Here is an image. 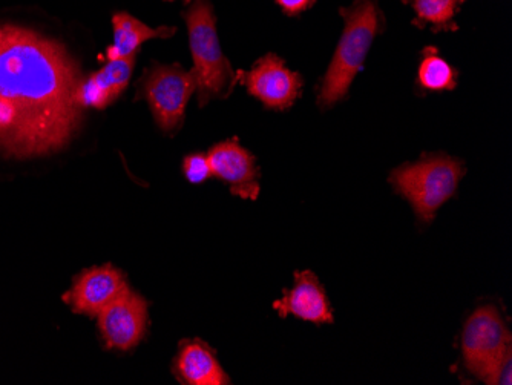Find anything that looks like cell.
Wrapping results in <instances>:
<instances>
[{"mask_svg":"<svg viewBox=\"0 0 512 385\" xmlns=\"http://www.w3.org/2000/svg\"><path fill=\"white\" fill-rule=\"evenodd\" d=\"M102 338L108 349H134L142 341L148 327V301L125 290L97 316Z\"/></svg>","mask_w":512,"mask_h":385,"instance_id":"ba28073f","label":"cell"},{"mask_svg":"<svg viewBox=\"0 0 512 385\" xmlns=\"http://www.w3.org/2000/svg\"><path fill=\"white\" fill-rule=\"evenodd\" d=\"M128 289L122 272L111 264H105L77 275L71 290L63 295V301L71 306L73 312L97 318L108 304Z\"/></svg>","mask_w":512,"mask_h":385,"instance_id":"30bf717a","label":"cell"},{"mask_svg":"<svg viewBox=\"0 0 512 385\" xmlns=\"http://www.w3.org/2000/svg\"><path fill=\"white\" fill-rule=\"evenodd\" d=\"M237 74L238 82L246 86L247 93L273 111L292 108L301 97L304 86L301 74L290 71L286 62L272 53L256 60L247 73L237 71Z\"/></svg>","mask_w":512,"mask_h":385,"instance_id":"52a82bcc","label":"cell"},{"mask_svg":"<svg viewBox=\"0 0 512 385\" xmlns=\"http://www.w3.org/2000/svg\"><path fill=\"white\" fill-rule=\"evenodd\" d=\"M275 4L286 16L298 17L309 11L316 4V0H275Z\"/></svg>","mask_w":512,"mask_h":385,"instance_id":"d6986e66","label":"cell"},{"mask_svg":"<svg viewBox=\"0 0 512 385\" xmlns=\"http://www.w3.org/2000/svg\"><path fill=\"white\" fill-rule=\"evenodd\" d=\"M511 350V333L497 307H480L468 318L462 332V356L471 375L490 384L494 370Z\"/></svg>","mask_w":512,"mask_h":385,"instance_id":"5b68a950","label":"cell"},{"mask_svg":"<svg viewBox=\"0 0 512 385\" xmlns=\"http://www.w3.org/2000/svg\"><path fill=\"white\" fill-rule=\"evenodd\" d=\"M212 177L224 181L230 192L243 200H256L260 195V168L252 152L240 145L237 137L212 146L207 152Z\"/></svg>","mask_w":512,"mask_h":385,"instance_id":"9c48e42d","label":"cell"},{"mask_svg":"<svg viewBox=\"0 0 512 385\" xmlns=\"http://www.w3.org/2000/svg\"><path fill=\"white\" fill-rule=\"evenodd\" d=\"M293 278L295 286L284 289L281 300L273 303V309L278 315L281 318L293 315L316 326L335 323L332 304L312 270H296Z\"/></svg>","mask_w":512,"mask_h":385,"instance_id":"8fae6325","label":"cell"},{"mask_svg":"<svg viewBox=\"0 0 512 385\" xmlns=\"http://www.w3.org/2000/svg\"><path fill=\"white\" fill-rule=\"evenodd\" d=\"M172 372L181 384L227 385L229 376L224 373L214 350L201 339H186L178 347Z\"/></svg>","mask_w":512,"mask_h":385,"instance_id":"7c38bea8","label":"cell"},{"mask_svg":"<svg viewBox=\"0 0 512 385\" xmlns=\"http://www.w3.org/2000/svg\"><path fill=\"white\" fill-rule=\"evenodd\" d=\"M165 2H175V0H165ZM184 4H191L194 0H183Z\"/></svg>","mask_w":512,"mask_h":385,"instance_id":"ffe728a7","label":"cell"},{"mask_svg":"<svg viewBox=\"0 0 512 385\" xmlns=\"http://www.w3.org/2000/svg\"><path fill=\"white\" fill-rule=\"evenodd\" d=\"M183 174L192 185H201L212 177L211 163L207 154L194 152L184 157Z\"/></svg>","mask_w":512,"mask_h":385,"instance_id":"ac0fdd59","label":"cell"},{"mask_svg":"<svg viewBox=\"0 0 512 385\" xmlns=\"http://www.w3.org/2000/svg\"><path fill=\"white\" fill-rule=\"evenodd\" d=\"M467 0H402V4L410 5L416 17L413 27L424 30L430 28L433 33H445V31H457L456 16L460 7Z\"/></svg>","mask_w":512,"mask_h":385,"instance_id":"5bb4252c","label":"cell"},{"mask_svg":"<svg viewBox=\"0 0 512 385\" xmlns=\"http://www.w3.org/2000/svg\"><path fill=\"white\" fill-rule=\"evenodd\" d=\"M465 174L467 166L460 158L445 152H427L417 162L393 169L388 181L393 191L410 203L419 221L428 224L456 194Z\"/></svg>","mask_w":512,"mask_h":385,"instance_id":"3957f363","label":"cell"},{"mask_svg":"<svg viewBox=\"0 0 512 385\" xmlns=\"http://www.w3.org/2000/svg\"><path fill=\"white\" fill-rule=\"evenodd\" d=\"M135 59H137V54L125 57V59L108 60L102 70L97 71L92 76L103 89H106L117 100L120 94L125 91L129 80H131Z\"/></svg>","mask_w":512,"mask_h":385,"instance_id":"2e32d148","label":"cell"},{"mask_svg":"<svg viewBox=\"0 0 512 385\" xmlns=\"http://www.w3.org/2000/svg\"><path fill=\"white\" fill-rule=\"evenodd\" d=\"M183 19L188 25L198 105L204 108L212 100H224L234 93L238 74L221 50L211 0H195L194 5L184 11Z\"/></svg>","mask_w":512,"mask_h":385,"instance_id":"277c9868","label":"cell"},{"mask_svg":"<svg viewBox=\"0 0 512 385\" xmlns=\"http://www.w3.org/2000/svg\"><path fill=\"white\" fill-rule=\"evenodd\" d=\"M112 25H114V43L106 50L108 60L134 56L138 48L148 40L169 39L177 33L175 27H148L128 13H115L112 16Z\"/></svg>","mask_w":512,"mask_h":385,"instance_id":"4fadbf2b","label":"cell"},{"mask_svg":"<svg viewBox=\"0 0 512 385\" xmlns=\"http://www.w3.org/2000/svg\"><path fill=\"white\" fill-rule=\"evenodd\" d=\"M344 31L332 62L316 86L321 111L332 109L347 97L376 37L384 31L385 17L378 0H355L352 7L339 8Z\"/></svg>","mask_w":512,"mask_h":385,"instance_id":"7a4b0ae2","label":"cell"},{"mask_svg":"<svg viewBox=\"0 0 512 385\" xmlns=\"http://www.w3.org/2000/svg\"><path fill=\"white\" fill-rule=\"evenodd\" d=\"M158 128L174 135L183 126L186 108L197 91L194 73L184 70L180 63H155L146 71L142 88Z\"/></svg>","mask_w":512,"mask_h":385,"instance_id":"8992f818","label":"cell"},{"mask_svg":"<svg viewBox=\"0 0 512 385\" xmlns=\"http://www.w3.org/2000/svg\"><path fill=\"white\" fill-rule=\"evenodd\" d=\"M459 73L434 47L424 48L417 70L416 85L427 93H444L457 88Z\"/></svg>","mask_w":512,"mask_h":385,"instance_id":"9a60e30c","label":"cell"},{"mask_svg":"<svg viewBox=\"0 0 512 385\" xmlns=\"http://www.w3.org/2000/svg\"><path fill=\"white\" fill-rule=\"evenodd\" d=\"M74 100H76L77 105L82 109H105L108 108L111 103L115 102L112 94L108 93L106 89H103L92 74L88 79L80 80L76 94H74Z\"/></svg>","mask_w":512,"mask_h":385,"instance_id":"e0dca14e","label":"cell"},{"mask_svg":"<svg viewBox=\"0 0 512 385\" xmlns=\"http://www.w3.org/2000/svg\"><path fill=\"white\" fill-rule=\"evenodd\" d=\"M79 63L62 43L0 25V152L14 158L56 154L82 128L74 100Z\"/></svg>","mask_w":512,"mask_h":385,"instance_id":"6da1fadb","label":"cell"}]
</instances>
